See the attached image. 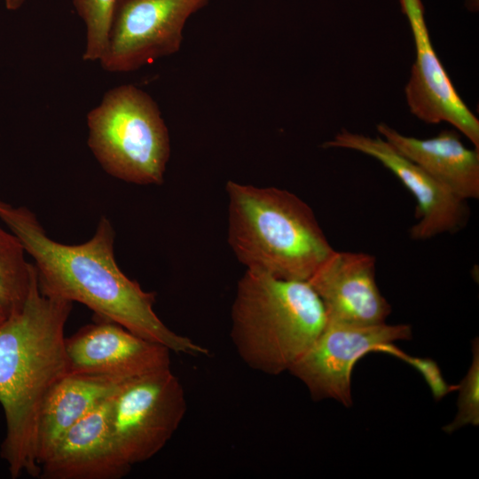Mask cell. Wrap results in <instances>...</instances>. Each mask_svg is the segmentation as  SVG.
Here are the masks:
<instances>
[{
	"label": "cell",
	"instance_id": "14",
	"mask_svg": "<svg viewBox=\"0 0 479 479\" xmlns=\"http://www.w3.org/2000/svg\"><path fill=\"white\" fill-rule=\"evenodd\" d=\"M380 135L402 155L462 200L479 198V150L464 145L456 130H444L420 139L397 131L384 122Z\"/></svg>",
	"mask_w": 479,
	"mask_h": 479
},
{
	"label": "cell",
	"instance_id": "13",
	"mask_svg": "<svg viewBox=\"0 0 479 479\" xmlns=\"http://www.w3.org/2000/svg\"><path fill=\"white\" fill-rule=\"evenodd\" d=\"M109 399L68 428L40 464L43 479H119L131 467L119 454L110 430Z\"/></svg>",
	"mask_w": 479,
	"mask_h": 479
},
{
	"label": "cell",
	"instance_id": "5",
	"mask_svg": "<svg viewBox=\"0 0 479 479\" xmlns=\"http://www.w3.org/2000/svg\"><path fill=\"white\" fill-rule=\"evenodd\" d=\"M88 146L110 176L161 185L170 155L168 128L154 100L125 84L109 90L87 114Z\"/></svg>",
	"mask_w": 479,
	"mask_h": 479
},
{
	"label": "cell",
	"instance_id": "2",
	"mask_svg": "<svg viewBox=\"0 0 479 479\" xmlns=\"http://www.w3.org/2000/svg\"><path fill=\"white\" fill-rule=\"evenodd\" d=\"M72 308V302L42 293L35 269L23 306L0 322V404L6 423L0 456L12 478L39 476L38 421L48 396L68 373L64 330Z\"/></svg>",
	"mask_w": 479,
	"mask_h": 479
},
{
	"label": "cell",
	"instance_id": "8",
	"mask_svg": "<svg viewBox=\"0 0 479 479\" xmlns=\"http://www.w3.org/2000/svg\"><path fill=\"white\" fill-rule=\"evenodd\" d=\"M409 325H355L327 320L308 350L288 372L316 400L334 399L352 405L350 379L356 363L369 352H384L396 341L410 340Z\"/></svg>",
	"mask_w": 479,
	"mask_h": 479
},
{
	"label": "cell",
	"instance_id": "6",
	"mask_svg": "<svg viewBox=\"0 0 479 479\" xmlns=\"http://www.w3.org/2000/svg\"><path fill=\"white\" fill-rule=\"evenodd\" d=\"M186 412L185 393L170 367L126 381L109 403L114 444L130 467L156 455Z\"/></svg>",
	"mask_w": 479,
	"mask_h": 479
},
{
	"label": "cell",
	"instance_id": "9",
	"mask_svg": "<svg viewBox=\"0 0 479 479\" xmlns=\"http://www.w3.org/2000/svg\"><path fill=\"white\" fill-rule=\"evenodd\" d=\"M322 146L353 150L373 157L402 182L417 202V222L410 229L412 240H428L455 232L466 225L469 214L467 200L402 155L381 137H372L342 130Z\"/></svg>",
	"mask_w": 479,
	"mask_h": 479
},
{
	"label": "cell",
	"instance_id": "16",
	"mask_svg": "<svg viewBox=\"0 0 479 479\" xmlns=\"http://www.w3.org/2000/svg\"><path fill=\"white\" fill-rule=\"evenodd\" d=\"M19 238L0 226V306L7 316L19 310L27 296L35 271Z\"/></svg>",
	"mask_w": 479,
	"mask_h": 479
},
{
	"label": "cell",
	"instance_id": "4",
	"mask_svg": "<svg viewBox=\"0 0 479 479\" xmlns=\"http://www.w3.org/2000/svg\"><path fill=\"white\" fill-rule=\"evenodd\" d=\"M326 323L325 307L308 281L247 269L238 282L230 335L241 360L255 371H289Z\"/></svg>",
	"mask_w": 479,
	"mask_h": 479
},
{
	"label": "cell",
	"instance_id": "10",
	"mask_svg": "<svg viewBox=\"0 0 479 479\" xmlns=\"http://www.w3.org/2000/svg\"><path fill=\"white\" fill-rule=\"evenodd\" d=\"M399 2L415 44V61L404 87L411 113L428 124L450 123L479 150V121L458 94L436 56L425 21L421 0Z\"/></svg>",
	"mask_w": 479,
	"mask_h": 479
},
{
	"label": "cell",
	"instance_id": "12",
	"mask_svg": "<svg viewBox=\"0 0 479 479\" xmlns=\"http://www.w3.org/2000/svg\"><path fill=\"white\" fill-rule=\"evenodd\" d=\"M376 259L364 252L334 249L307 280L327 320L355 325L384 323L391 306L375 278Z\"/></svg>",
	"mask_w": 479,
	"mask_h": 479
},
{
	"label": "cell",
	"instance_id": "15",
	"mask_svg": "<svg viewBox=\"0 0 479 479\" xmlns=\"http://www.w3.org/2000/svg\"><path fill=\"white\" fill-rule=\"evenodd\" d=\"M128 381L96 373H68L63 377L48 396L39 417L36 436L39 466L68 428L111 399Z\"/></svg>",
	"mask_w": 479,
	"mask_h": 479
},
{
	"label": "cell",
	"instance_id": "1",
	"mask_svg": "<svg viewBox=\"0 0 479 479\" xmlns=\"http://www.w3.org/2000/svg\"><path fill=\"white\" fill-rule=\"evenodd\" d=\"M0 219L34 260L43 294L80 302L98 319L114 322L171 352L209 356L206 347L169 328L153 310L155 293L145 291L122 271L114 252L115 232L106 216L90 240L76 245L50 238L25 206L0 200Z\"/></svg>",
	"mask_w": 479,
	"mask_h": 479
},
{
	"label": "cell",
	"instance_id": "17",
	"mask_svg": "<svg viewBox=\"0 0 479 479\" xmlns=\"http://www.w3.org/2000/svg\"><path fill=\"white\" fill-rule=\"evenodd\" d=\"M118 0H73L86 27V46L82 59L99 60L107 40L114 7Z\"/></svg>",
	"mask_w": 479,
	"mask_h": 479
},
{
	"label": "cell",
	"instance_id": "18",
	"mask_svg": "<svg viewBox=\"0 0 479 479\" xmlns=\"http://www.w3.org/2000/svg\"><path fill=\"white\" fill-rule=\"evenodd\" d=\"M473 359L471 365L459 384L458 412L454 420L443 430L447 434L467 425H479V342H472Z\"/></svg>",
	"mask_w": 479,
	"mask_h": 479
},
{
	"label": "cell",
	"instance_id": "21",
	"mask_svg": "<svg viewBox=\"0 0 479 479\" xmlns=\"http://www.w3.org/2000/svg\"><path fill=\"white\" fill-rule=\"evenodd\" d=\"M6 317H7V314L0 306V322H2Z\"/></svg>",
	"mask_w": 479,
	"mask_h": 479
},
{
	"label": "cell",
	"instance_id": "19",
	"mask_svg": "<svg viewBox=\"0 0 479 479\" xmlns=\"http://www.w3.org/2000/svg\"><path fill=\"white\" fill-rule=\"evenodd\" d=\"M391 352L390 355L392 354L412 365L423 376L436 400L442 399L444 396L453 390H458L459 385H451L444 381L440 368L434 360L430 358L411 357L398 349L397 347H395Z\"/></svg>",
	"mask_w": 479,
	"mask_h": 479
},
{
	"label": "cell",
	"instance_id": "20",
	"mask_svg": "<svg viewBox=\"0 0 479 479\" xmlns=\"http://www.w3.org/2000/svg\"><path fill=\"white\" fill-rule=\"evenodd\" d=\"M26 0H4V4L7 10L15 11L22 6Z\"/></svg>",
	"mask_w": 479,
	"mask_h": 479
},
{
	"label": "cell",
	"instance_id": "7",
	"mask_svg": "<svg viewBox=\"0 0 479 479\" xmlns=\"http://www.w3.org/2000/svg\"><path fill=\"white\" fill-rule=\"evenodd\" d=\"M208 0H118L105 50L103 69L131 72L177 52L188 19Z\"/></svg>",
	"mask_w": 479,
	"mask_h": 479
},
{
	"label": "cell",
	"instance_id": "3",
	"mask_svg": "<svg viewBox=\"0 0 479 479\" xmlns=\"http://www.w3.org/2000/svg\"><path fill=\"white\" fill-rule=\"evenodd\" d=\"M228 242L248 270L307 281L334 247L294 193L228 181Z\"/></svg>",
	"mask_w": 479,
	"mask_h": 479
},
{
	"label": "cell",
	"instance_id": "11",
	"mask_svg": "<svg viewBox=\"0 0 479 479\" xmlns=\"http://www.w3.org/2000/svg\"><path fill=\"white\" fill-rule=\"evenodd\" d=\"M68 373L132 380L170 367V349L108 320L81 327L65 339Z\"/></svg>",
	"mask_w": 479,
	"mask_h": 479
}]
</instances>
